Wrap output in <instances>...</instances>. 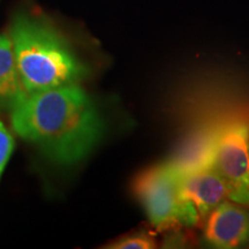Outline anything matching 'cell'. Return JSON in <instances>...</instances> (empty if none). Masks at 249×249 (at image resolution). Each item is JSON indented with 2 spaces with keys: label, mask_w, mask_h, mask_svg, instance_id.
I'll list each match as a JSON object with an SVG mask.
<instances>
[{
  "label": "cell",
  "mask_w": 249,
  "mask_h": 249,
  "mask_svg": "<svg viewBox=\"0 0 249 249\" xmlns=\"http://www.w3.org/2000/svg\"><path fill=\"white\" fill-rule=\"evenodd\" d=\"M11 114L15 133L61 165L85 160L104 132L102 114L79 83L27 93Z\"/></svg>",
  "instance_id": "1"
},
{
  "label": "cell",
  "mask_w": 249,
  "mask_h": 249,
  "mask_svg": "<svg viewBox=\"0 0 249 249\" xmlns=\"http://www.w3.org/2000/svg\"><path fill=\"white\" fill-rule=\"evenodd\" d=\"M9 37L18 77L27 93L76 85L88 73L64 36L45 21L18 15Z\"/></svg>",
  "instance_id": "2"
},
{
  "label": "cell",
  "mask_w": 249,
  "mask_h": 249,
  "mask_svg": "<svg viewBox=\"0 0 249 249\" xmlns=\"http://www.w3.org/2000/svg\"><path fill=\"white\" fill-rule=\"evenodd\" d=\"M211 119L210 165L223 180L227 198L249 207V107L217 111Z\"/></svg>",
  "instance_id": "3"
},
{
  "label": "cell",
  "mask_w": 249,
  "mask_h": 249,
  "mask_svg": "<svg viewBox=\"0 0 249 249\" xmlns=\"http://www.w3.org/2000/svg\"><path fill=\"white\" fill-rule=\"evenodd\" d=\"M133 188L157 231H172L180 226L189 227L201 223L195 208L182 200L179 174L169 161L154 165L140 173Z\"/></svg>",
  "instance_id": "4"
},
{
  "label": "cell",
  "mask_w": 249,
  "mask_h": 249,
  "mask_svg": "<svg viewBox=\"0 0 249 249\" xmlns=\"http://www.w3.org/2000/svg\"><path fill=\"white\" fill-rule=\"evenodd\" d=\"M202 223L203 239L211 247L234 249L249 242V207L225 200Z\"/></svg>",
  "instance_id": "5"
},
{
  "label": "cell",
  "mask_w": 249,
  "mask_h": 249,
  "mask_svg": "<svg viewBox=\"0 0 249 249\" xmlns=\"http://www.w3.org/2000/svg\"><path fill=\"white\" fill-rule=\"evenodd\" d=\"M179 192L182 200L197 211L200 222L227 198L226 187L211 165L179 176Z\"/></svg>",
  "instance_id": "6"
},
{
  "label": "cell",
  "mask_w": 249,
  "mask_h": 249,
  "mask_svg": "<svg viewBox=\"0 0 249 249\" xmlns=\"http://www.w3.org/2000/svg\"><path fill=\"white\" fill-rule=\"evenodd\" d=\"M26 95L18 77L11 37L0 35V107L12 110Z\"/></svg>",
  "instance_id": "7"
},
{
  "label": "cell",
  "mask_w": 249,
  "mask_h": 249,
  "mask_svg": "<svg viewBox=\"0 0 249 249\" xmlns=\"http://www.w3.org/2000/svg\"><path fill=\"white\" fill-rule=\"evenodd\" d=\"M156 245L154 235L149 232L140 231L121 236L105 247L112 249H152L156 248Z\"/></svg>",
  "instance_id": "8"
},
{
  "label": "cell",
  "mask_w": 249,
  "mask_h": 249,
  "mask_svg": "<svg viewBox=\"0 0 249 249\" xmlns=\"http://www.w3.org/2000/svg\"><path fill=\"white\" fill-rule=\"evenodd\" d=\"M14 149L13 136L0 121V178Z\"/></svg>",
  "instance_id": "9"
},
{
  "label": "cell",
  "mask_w": 249,
  "mask_h": 249,
  "mask_svg": "<svg viewBox=\"0 0 249 249\" xmlns=\"http://www.w3.org/2000/svg\"><path fill=\"white\" fill-rule=\"evenodd\" d=\"M186 242L183 241V235L181 233H173V234H171L170 236H167L166 239H165L164 241V247H182L181 245H185Z\"/></svg>",
  "instance_id": "10"
}]
</instances>
